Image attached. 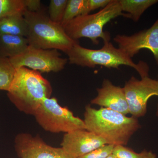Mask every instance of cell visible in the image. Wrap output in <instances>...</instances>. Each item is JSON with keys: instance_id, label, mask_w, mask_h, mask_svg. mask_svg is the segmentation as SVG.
<instances>
[{"instance_id": "cell-1", "label": "cell", "mask_w": 158, "mask_h": 158, "mask_svg": "<svg viewBox=\"0 0 158 158\" xmlns=\"http://www.w3.org/2000/svg\"><path fill=\"white\" fill-rule=\"evenodd\" d=\"M84 121L86 130L114 146L127 144L140 128L138 118L106 108L97 110L90 105L85 108Z\"/></svg>"}, {"instance_id": "cell-23", "label": "cell", "mask_w": 158, "mask_h": 158, "mask_svg": "<svg viewBox=\"0 0 158 158\" xmlns=\"http://www.w3.org/2000/svg\"><path fill=\"white\" fill-rule=\"evenodd\" d=\"M27 10L31 11H37L41 9V2L40 0H23Z\"/></svg>"}, {"instance_id": "cell-25", "label": "cell", "mask_w": 158, "mask_h": 158, "mask_svg": "<svg viewBox=\"0 0 158 158\" xmlns=\"http://www.w3.org/2000/svg\"><path fill=\"white\" fill-rule=\"evenodd\" d=\"M157 115L158 116V109H157Z\"/></svg>"}, {"instance_id": "cell-7", "label": "cell", "mask_w": 158, "mask_h": 158, "mask_svg": "<svg viewBox=\"0 0 158 158\" xmlns=\"http://www.w3.org/2000/svg\"><path fill=\"white\" fill-rule=\"evenodd\" d=\"M57 49H42L29 46L16 56L9 59L14 68L26 67L42 73L58 72L65 68L68 59Z\"/></svg>"}, {"instance_id": "cell-10", "label": "cell", "mask_w": 158, "mask_h": 158, "mask_svg": "<svg viewBox=\"0 0 158 158\" xmlns=\"http://www.w3.org/2000/svg\"><path fill=\"white\" fill-rule=\"evenodd\" d=\"M15 147L20 158H71L62 147H52L39 136L28 133L16 136Z\"/></svg>"}, {"instance_id": "cell-9", "label": "cell", "mask_w": 158, "mask_h": 158, "mask_svg": "<svg viewBox=\"0 0 158 158\" xmlns=\"http://www.w3.org/2000/svg\"><path fill=\"white\" fill-rule=\"evenodd\" d=\"M113 40L118 44V48L131 59L141 49L149 50L158 65V18L149 28L131 36L118 34Z\"/></svg>"}, {"instance_id": "cell-5", "label": "cell", "mask_w": 158, "mask_h": 158, "mask_svg": "<svg viewBox=\"0 0 158 158\" xmlns=\"http://www.w3.org/2000/svg\"><path fill=\"white\" fill-rule=\"evenodd\" d=\"M120 16L130 19L129 14L122 11L119 0H111L107 6L96 13L81 15L74 19L64 30L73 40L88 38L94 44L97 45L99 38L104 42L110 41V34L103 31L104 27L111 20Z\"/></svg>"}, {"instance_id": "cell-14", "label": "cell", "mask_w": 158, "mask_h": 158, "mask_svg": "<svg viewBox=\"0 0 158 158\" xmlns=\"http://www.w3.org/2000/svg\"><path fill=\"white\" fill-rule=\"evenodd\" d=\"M28 27L23 13L10 15L0 20V35L27 37Z\"/></svg>"}, {"instance_id": "cell-2", "label": "cell", "mask_w": 158, "mask_h": 158, "mask_svg": "<svg viewBox=\"0 0 158 158\" xmlns=\"http://www.w3.org/2000/svg\"><path fill=\"white\" fill-rule=\"evenodd\" d=\"M7 92L9 99L19 111L34 116L43 100L51 98L52 88L39 71L21 67L15 69Z\"/></svg>"}, {"instance_id": "cell-20", "label": "cell", "mask_w": 158, "mask_h": 158, "mask_svg": "<svg viewBox=\"0 0 158 158\" xmlns=\"http://www.w3.org/2000/svg\"><path fill=\"white\" fill-rule=\"evenodd\" d=\"M67 2L68 0H51L48 7V16L52 21L61 24Z\"/></svg>"}, {"instance_id": "cell-8", "label": "cell", "mask_w": 158, "mask_h": 158, "mask_svg": "<svg viewBox=\"0 0 158 158\" xmlns=\"http://www.w3.org/2000/svg\"><path fill=\"white\" fill-rule=\"evenodd\" d=\"M123 88L129 113L136 118L146 114L149 99L153 96H158V81L149 76L140 80L132 77Z\"/></svg>"}, {"instance_id": "cell-12", "label": "cell", "mask_w": 158, "mask_h": 158, "mask_svg": "<svg viewBox=\"0 0 158 158\" xmlns=\"http://www.w3.org/2000/svg\"><path fill=\"white\" fill-rule=\"evenodd\" d=\"M97 91V95L91 101V104L123 115L130 113L123 88L113 85L108 79H104L101 88H98Z\"/></svg>"}, {"instance_id": "cell-4", "label": "cell", "mask_w": 158, "mask_h": 158, "mask_svg": "<svg viewBox=\"0 0 158 158\" xmlns=\"http://www.w3.org/2000/svg\"><path fill=\"white\" fill-rule=\"evenodd\" d=\"M23 15L28 27L26 38L30 46L65 53L79 43L71 39L61 25L52 21L42 8L35 12L26 10Z\"/></svg>"}, {"instance_id": "cell-22", "label": "cell", "mask_w": 158, "mask_h": 158, "mask_svg": "<svg viewBox=\"0 0 158 158\" xmlns=\"http://www.w3.org/2000/svg\"><path fill=\"white\" fill-rule=\"evenodd\" d=\"M111 0H87L86 8L83 15L89 14L90 11L99 8H104L111 2Z\"/></svg>"}, {"instance_id": "cell-11", "label": "cell", "mask_w": 158, "mask_h": 158, "mask_svg": "<svg viewBox=\"0 0 158 158\" xmlns=\"http://www.w3.org/2000/svg\"><path fill=\"white\" fill-rule=\"evenodd\" d=\"M106 141L86 130L66 133L61 146L71 158H77L106 144Z\"/></svg>"}, {"instance_id": "cell-18", "label": "cell", "mask_w": 158, "mask_h": 158, "mask_svg": "<svg viewBox=\"0 0 158 158\" xmlns=\"http://www.w3.org/2000/svg\"><path fill=\"white\" fill-rule=\"evenodd\" d=\"M26 10L23 0H0V20Z\"/></svg>"}, {"instance_id": "cell-21", "label": "cell", "mask_w": 158, "mask_h": 158, "mask_svg": "<svg viewBox=\"0 0 158 158\" xmlns=\"http://www.w3.org/2000/svg\"><path fill=\"white\" fill-rule=\"evenodd\" d=\"M115 146L111 144H105L102 147L77 158H106L113 153Z\"/></svg>"}, {"instance_id": "cell-13", "label": "cell", "mask_w": 158, "mask_h": 158, "mask_svg": "<svg viewBox=\"0 0 158 158\" xmlns=\"http://www.w3.org/2000/svg\"><path fill=\"white\" fill-rule=\"evenodd\" d=\"M29 46L26 37L10 35H0V57L13 58L19 55Z\"/></svg>"}, {"instance_id": "cell-19", "label": "cell", "mask_w": 158, "mask_h": 158, "mask_svg": "<svg viewBox=\"0 0 158 158\" xmlns=\"http://www.w3.org/2000/svg\"><path fill=\"white\" fill-rule=\"evenodd\" d=\"M117 158H157L156 155L151 151L144 150L137 153L124 145H116L113 153Z\"/></svg>"}, {"instance_id": "cell-3", "label": "cell", "mask_w": 158, "mask_h": 158, "mask_svg": "<svg viewBox=\"0 0 158 158\" xmlns=\"http://www.w3.org/2000/svg\"><path fill=\"white\" fill-rule=\"evenodd\" d=\"M65 53L71 64L89 68L101 65L116 69H118L121 65H127L135 69L141 78L149 76V66L146 62L140 61L136 64L110 41H105L103 46L98 50L85 48L78 43Z\"/></svg>"}, {"instance_id": "cell-15", "label": "cell", "mask_w": 158, "mask_h": 158, "mask_svg": "<svg viewBox=\"0 0 158 158\" xmlns=\"http://www.w3.org/2000/svg\"><path fill=\"white\" fill-rule=\"evenodd\" d=\"M123 11L129 14L130 19L138 22L144 11L158 0H119Z\"/></svg>"}, {"instance_id": "cell-24", "label": "cell", "mask_w": 158, "mask_h": 158, "mask_svg": "<svg viewBox=\"0 0 158 158\" xmlns=\"http://www.w3.org/2000/svg\"><path fill=\"white\" fill-rule=\"evenodd\" d=\"M106 158H117L116 157V156H115L113 154V153L111 154L110 155L107 157Z\"/></svg>"}, {"instance_id": "cell-17", "label": "cell", "mask_w": 158, "mask_h": 158, "mask_svg": "<svg viewBox=\"0 0 158 158\" xmlns=\"http://www.w3.org/2000/svg\"><path fill=\"white\" fill-rule=\"evenodd\" d=\"M15 72V69L9 58L0 57V90H9Z\"/></svg>"}, {"instance_id": "cell-26", "label": "cell", "mask_w": 158, "mask_h": 158, "mask_svg": "<svg viewBox=\"0 0 158 158\" xmlns=\"http://www.w3.org/2000/svg\"></svg>"}, {"instance_id": "cell-16", "label": "cell", "mask_w": 158, "mask_h": 158, "mask_svg": "<svg viewBox=\"0 0 158 158\" xmlns=\"http://www.w3.org/2000/svg\"><path fill=\"white\" fill-rule=\"evenodd\" d=\"M87 0H68L61 26L63 28L76 18L83 15Z\"/></svg>"}, {"instance_id": "cell-6", "label": "cell", "mask_w": 158, "mask_h": 158, "mask_svg": "<svg viewBox=\"0 0 158 158\" xmlns=\"http://www.w3.org/2000/svg\"><path fill=\"white\" fill-rule=\"evenodd\" d=\"M34 116L41 127L50 132L66 134L86 130L84 120L75 116L68 108L61 106L55 98H44Z\"/></svg>"}]
</instances>
